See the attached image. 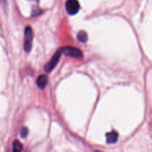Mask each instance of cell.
I'll list each match as a JSON object with an SVG mask.
<instances>
[{
  "label": "cell",
  "mask_w": 152,
  "mask_h": 152,
  "mask_svg": "<svg viewBox=\"0 0 152 152\" xmlns=\"http://www.w3.org/2000/svg\"><path fill=\"white\" fill-rule=\"evenodd\" d=\"M33 31L30 26H27L25 29L24 35V49L26 52H29L32 47V42H33Z\"/></svg>",
  "instance_id": "6da1fadb"
},
{
  "label": "cell",
  "mask_w": 152,
  "mask_h": 152,
  "mask_svg": "<svg viewBox=\"0 0 152 152\" xmlns=\"http://www.w3.org/2000/svg\"><path fill=\"white\" fill-rule=\"evenodd\" d=\"M62 54V52H61V49H59V50L55 52V55L52 56V59L46 64L44 67V69L46 72H50L52 70L55 69V67L56 66L57 64H58V61H60V58H61V55Z\"/></svg>",
  "instance_id": "7a4b0ae2"
},
{
  "label": "cell",
  "mask_w": 152,
  "mask_h": 152,
  "mask_svg": "<svg viewBox=\"0 0 152 152\" xmlns=\"http://www.w3.org/2000/svg\"><path fill=\"white\" fill-rule=\"evenodd\" d=\"M61 52L64 55L67 56H70L72 58H82L83 53L78 48H75L72 46H66V47L61 49Z\"/></svg>",
  "instance_id": "3957f363"
},
{
  "label": "cell",
  "mask_w": 152,
  "mask_h": 152,
  "mask_svg": "<svg viewBox=\"0 0 152 152\" xmlns=\"http://www.w3.org/2000/svg\"><path fill=\"white\" fill-rule=\"evenodd\" d=\"M65 6L66 10L69 15H75L80 9V4L78 0H67Z\"/></svg>",
  "instance_id": "277c9868"
},
{
  "label": "cell",
  "mask_w": 152,
  "mask_h": 152,
  "mask_svg": "<svg viewBox=\"0 0 152 152\" xmlns=\"http://www.w3.org/2000/svg\"><path fill=\"white\" fill-rule=\"evenodd\" d=\"M119 134L116 131H112L106 134V141L107 144H113L117 142Z\"/></svg>",
  "instance_id": "5b68a950"
},
{
  "label": "cell",
  "mask_w": 152,
  "mask_h": 152,
  "mask_svg": "<svg viewBox=\"0 0 152 152\" xmlns=\"http://www.w3.org/2000/svg\"><path fill=\"white\" fill-rule=\"evenodd\" d=\"M48 78L45 75H41L37 79V85L40 89H44L46 86L47 85Z\"/></svg>",
  "instance_id": "8992f818"
},
{
  "label": "cell",
  "mask_w": 152,
  "mask_h": 152,
  "mask_svg": "<svg viewBox=\"0 0 152 152\" xmlns=\"http://www.w3.org/2000/svg\"><path fill=\"white\" fill-rule=\"evenodd\" d=\"M77 38H78V40L80 42L86 43L88 40V36H87V34L84 31H81L78 32V35H77Z\"/></svg>",
  "instance_id": "52a82bcc"
},
{
  "label": "cell",
  "mask_w": 152,
  "mask_h": 152,
  "mask_svg": "<svg viewBox=\"0 0 152 152\" xmlns=\"http://www.w3.org/2000/svg\"><path fill=\"white\" fill-rule=\"evenodd\" d=\"M23 145L19 140H15L13 142V152H22Z\"/></svg>",
  "instance_id": "ba28073f"
},
{
  "label": "cell",
  "mask_w": 152,
  "mask_h": 152,
  "mask_svg": "<svg viewBox=\"0 0 152 152\" xmlns=\"http://www.w3.org/2000/svg\"><path fill=\"white\" fill-rule=\"evenodd\" d=\"M28 130L26 127H23L22 128L21 131H20V135H21L22 138H26L28 136Z\"/></svg>",
  "instance_id": "9c48e42d"
},
{
  "label": "cell",
  "mask_w": 152,
  "mask_h": 152,
  "mask_svg": "<svg viewBox=\"0 0 152 152\" xmlns=\"http://www.w3.org/2000/svg\"><path fill=\"white\" fill-rule=\"evenodd\" d=\"M96 152H100V151H96Z\"/></svg>",
  "instance_id": "30bf717a"
}]
</instances>
